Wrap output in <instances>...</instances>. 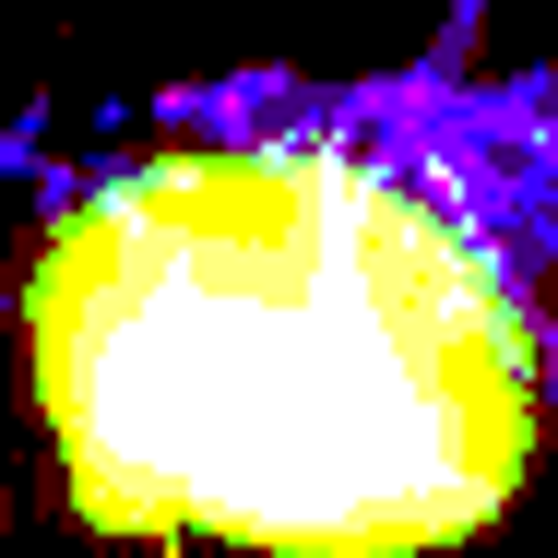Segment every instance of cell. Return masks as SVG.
Here are the masks:
<instances>
[{"label":"cell","mask_w":558,"mask_h":558,"mask_svg":"<svg viewBox=\"0 0 558 558\" xmlns=\"http://www.w3.org/2000/svg\"><path fill=\"white\" fill-rule=\"evenodd\" d=\"M24 380L96 535L428 558L558 428V84H238L36 238Z\"/></svg>","instance_id":"1"}]
</instances>
